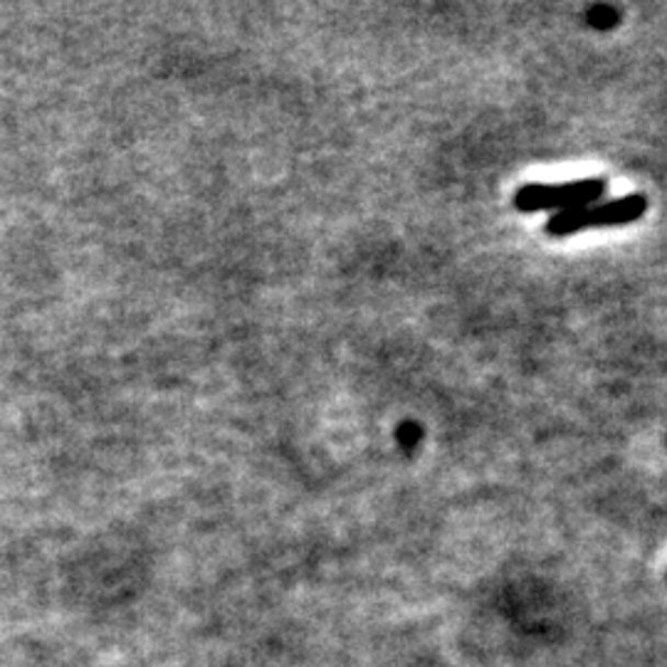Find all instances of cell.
Returning <instances> with one entry per match:
<instances>
[{
	"label": "cell",
	"mask_w": 667,
	"mask_h": 667,
	"mask_svg": "<svg viewBox=\"0 0 667 667\" xmlns=\"http://www.w3.org/2000/svg\"><path fill=\"white\" fill-rule=\"evenodd\" d=\"M647 213V195L643 193H628L621 199L598 201L591 205H581V208L554 213L546 221L544 230L552 238H568V235L596 230V228H621V225H631L641 221Z\"/></svg>",
	"instance_id": "cell-1"
},
{
	"label": "cell",
	"mask_w": 667,
	"mask_h": 667,
	"mask_svg": "<svg viewBox=\"0 0 667 667\" xmlns=\"http://www.w3.org/2000/svg\"><path fill=\"white\" fill-rule=\"evenodd\" d=\"M608 191L603 176L578 179L568 183H527L515 193V211L519 213H564L598 203Z\"/></svg>",
	"instance_id": "cell-2"
},
{
	"label": "cell",
	"mask_w": 667,
	"mask_h": 667,
	"mask_svg": "<svg viewBox=\"0 0 667 667\" xmlns=\"http://www.w3.org/2000/svg\"><path fill=\"white\" fill-rule=\"evenodd\" d=\"M586 23L593 27V31H613V27L621 23V13L615 11L613 5H593L591 11L586 13Z\"/></svg>",
	"instance_id": "cell-3"
},
{
	"label": "cell",
	"mask_w": 667,
	"mask_h": 667,
	"mask_svg": "<svg viewBox=\"0 0 667 667\" xmlns=\"http://www.w3.org/2000/svg\"><path fill=\"white\" fill-rule=\"evenodd\" d=\"M420 436H423V430H420L416 423H404L398 428V443L404 445L406 450L414 448L420 440Z\"/></svg>",
	"instance_id": "cell-4"
}]
</instances>
